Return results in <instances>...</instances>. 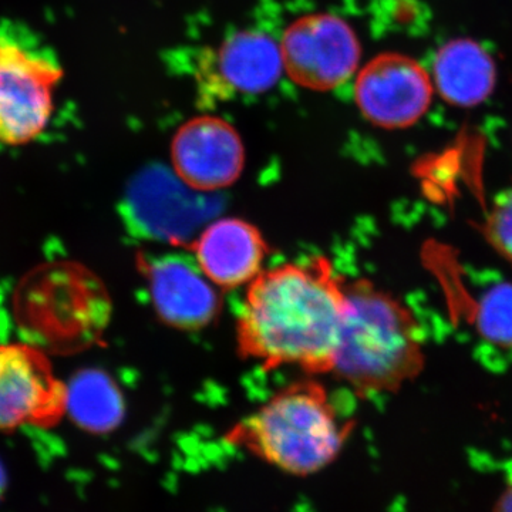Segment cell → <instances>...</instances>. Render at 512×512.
<instances>
[{"label":"cell","instance_id":"cell-1","mask_svg":"<svg viewBox=\"0 0 512 512\" xmlns=\"http://www.w3.org/2000/svg\"><path fill=\"white\" fill-rule=\"evenodd\" d=\"M346 279L322 255L264 269L247 285L237 318L242 359L265 370L332 373L345 315Z\"/></svg>","mask_w":512,"mask_h":512},{"label":"cell","instance_id":"cell-2","mask_svg":"<svg viewBox=\"0 0 512 512\" xmlns=\"http://www.w3.org/2000/svg\"><path fill=\"white\" fill-rule=\"evenodd\" d=\"M346 306L332 375L357 397L396 393L426 366L419 322L369 279L345 282Z\"/></svg>","mask_w":512,"mask_h":512},{"label":"cell","instance_id":"cell-3","mask_svg":"<svg viewBox=\"0 0 512 512\" xmlns=\"http://www.w3.org/2000/svg\"><path fill=\"white\" fill-rule=\"evenodd\" d=\"M355 420L340 412L315 379L293 382L231 427L229 446L295 477L325 470L342 453Z\"/></svg>","mask_w":512,"mask_h":512},{"label":"cell","instance_id":"cell-4","mask_svg":"<svg viewBox=\"0 0 512 512\" xmlns=\"http://www.w3.org/2000/svg\"><path fill=\"white\" fill-rule=\"evenodd\" d=\"M110 301L96 276L73 264H53L26 278L16 313L36 348L59 352L96 342L110 319Z\"/></svg>","mask_w":512,"mask_h":512},{"label":"cell","instance_id":"cell-5","mask_svg":"<svg viewBox=\"0 0 512 512\" xmlns=\"http://www.w3.org/2000/svg\"><path fill=\"white\" fill-rule=\"evenodd\" d=\"M63 76L52 47L23 26L0 25V148L25 146L45 133Z\"/></svg>","mask_w":512,"mask_h":512},{"label":"cell","instance_id":"cell-6","mask_svg":"<svg viewBox=\"0 0 512 512\" xmlns=\"http://www.w3.org/2000/svg\"><path fill=\"white\" fill-rule=\"evenodd\" d=\"M281 52L293 82L315 92H328L349 80L362 56L355 30L330 13L295 20L285 30Z\"/></svg>","mask_w":512,"mask_h":512},{"label":"cell","instance_id":"cell-7","mask_svg":"<svg viewBox=\"0 0 512 512\" xmlns=\"http://www.w3.org/2000/svg\"><path fill=\"white\" fill-rule=\"evenodd\" d=\"M66 412V386L56 379L42 349L0 346V431L49 427Z\"/></svg>","mask_w":512,"mask_h":512},{"label":"cell","instance_id":"cell-8","mask_svg":"<svg viewBox=\"0 0 512 512\" xmlns=\"http://www.w3.org/2000/svg\"><path fill=\"white\" fill-rule=\"evenodd\" d=\"M433 92V80L417 60L384 53L357 76L355 99L366 120L396 130L413 126L426 114Z\"/></svg>","mask_w":512,"mask_h":512},{"label":"cell","instance_id":"cell-9","mask_svg":"<svg viewBox=\"0 0 512 512\" xmlns=\"http://www.w3.org/2000/svg\"><path fill=\"white\" fill-rule=\"evenodd\" d=\"M171 163L178 180L191 190H222L241 177L244 144L228 121L214 116L195 117L175 133Z\"/></svg>","mask_w":512,"mask_h":512},{"label":"cell","instance_id":"cell-10","mask_svg":"<svg viewBox=\"0 0 512 512\" xmlns=\"http://www.w3.org/2000/svg\"><path fill=\"white\" fill-rule=\"evenodd\" d=\"M140 265L154 311L165 325L183 332H198L220 318V292L198 265L178 255L143 258Z\"/></svg>","mask_w":512,"mask_h":512},{"label":"cell","instance_id":"cell-11","mask_svg":"<svg viewBox=\"0 0 512 512\" xmlns=\"http://www.w3.org/2000/svg\"><path fill=\"white\" fill-rule=\"evenodd\" d=\"M192 251L202 274L222 291H232L254 281L264 271L269 245L262 232L241 218L212 222L194 241Z\"/></svg>","mask_w":512,"mask_h":512},{"label":"cell","instance_id":"cell-12","mask_svg":"<svg viewBox=\"0 0 512 512\" xmlns=\"http://www.w3.org/2000/svg\"><path fill=\"white\" fill-rule=\"evenodd\" d=\"M433 86L447 103L474 107L484 103L497 83L493 57L480 43L454 39L446 43L433 63Z\"/></svg>","mask_w":512,"mask_h":512},{"label":"cell","instance_id":"cell-13","mask_svg":"<svg viewBox=\"0 0 512 512\" xmlns=\"http://www.w3.org/2000/svg\"><path fill=\"white\" fill-rule=\"evenodd\" d=\"M221 82L231 92L271 90L284 72L281 45L259 32H239L222 43L215 59Z\"/></svg>","mask_w":512,"mask_h":512},{"label":"cell","instance_id":"cell-14","mask_svg":"<svg viewBox=\"0 0 512 512\" xmlns=\"http://www.w3.org/2000/svg\"><path fill=\"white\" fill-rule=\"evenodd\" d=\"M119 386L100 370H84L66 386V412L82 429L109 433L124 417Z\"/></svg>","mask_w":512,"mask_h":512},{"label":"cell","instance_id":"cell-15","mask_svg":"<svg viewBox=\"0 0 512 512\" xmlns=\"http://www.w3.org/2000/svg\"><path fill=\"white\" fill-rule=\"evenodd\" d=\"M474 322L485 342L512 348V282H501L481 296Z\"/></svg>","mask_w":512,"mask_h":512},{"label":"cell","instance_id":"cell-16","mask_svg":"<svg viewBox=\"0 0 512 512\" xmlns=\"http://www.w3.org/2000/svg\"><path fill=\"white\" fill-rule=\"evenodd\" d=\"M481 232L490 247L512 266V185L495 198Z\"/></svg>","mask_w":512,"mask_h":512},{"label":"cell","instance_id":"cell-17","mask_svg":"<svg viewBox=\"0 0 512 512\" xmlns=\"http://www.w3.org/2000/svg\"><path fill=\"white\" fill-rule=\"evenodd\" d=\"M493 512H512V471L505 480L504 490L501 491Z\"/></svg>","mask_w":512,"mask_h":512}]
</instances>
